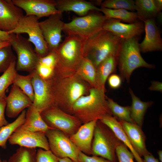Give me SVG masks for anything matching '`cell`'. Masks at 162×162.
I'll return each mask as SVG.
<instances>
[{
    "instance_id": "6da1fadb",
    "label": "cell",
    "mask_w": 162,
    "mask_h": 162,
    "mask_svg": "<svg viewBox=\"0 0 162 162\" xmlns=\"http://www.w3.org/2000/svg\"><path fill=\"white\" fill-rule=\"evenodd\" d=\"M105 89L94 87L88 95L82 96L73 104L71 114L77 118L82 124L94 120H100L112 114L106 100Z\"/></svg>"
},
{
    "instance_id": "7a4b0ae2",
    "label": "cell",
    "mask_w": 162,
    "mask_h": 162,
    "mask_svg": "<svg viewBox=\"0 0 162 162\" xmlns=\"http://www.w3.org/2000/svg\"><path fill=\"white\" fill-rule=\"evenodd\" d=\"M121 39L112 32L103 29L86 40L83 57L90 60L96 68L109 56L116 57Z\"/></svg>"
},
{
    "instance_id": "3957f363",
    "label": "cell",
    "mask_w": 162,
    "mask_h": 162,
    "mask_svg": "<svg viewBox=\"0 0 162 162\" xmlns=\"http://www.w3.org/2000/svg\"><path fill=\"white\" fill-rule=\"evenodd\" d=\"M138 37L121 39L116 56L121 76L129 82L133 71L140 67L153 68L154 66L147 62L140 54Z\"/></svg>"
},
{
    "instance_id": "277c9868",
    "label": "cell",
    "mask_w": 162,
    "mask_h": 162,
    "mask_svg": "<svg viewBox=\"0 0 162 162\" xmlns=\"http://www.w3.org/2000/svg\"><path fill=\"white\" fill-rule=\"evenodd\" d=\"M122 143L107 126L100 120L97 121L92 143V155L101 157L111 162H117L116 149Z\"/></svg>"
},
{
    "instance_id": "5b68a950",
    "label": "cell",
    "mask_w": 162,
    "mask_h": 162,
    "mask_svg": "<svg viewBox=\"0 0 162 162\" xmlns=\"http://www.w3.org/2000/svg\"><path fill=\"white\" fill-rule=\"evenodd\" d=\"M86 40L76 35H68L54 51L57 58V67L78 68L83 57Z\"/></svg>"
},
{
    "instance_id": "8992f818",
    "label": "cell",
    "mask_w": 162,
    "mask_h": 162,
    "mask_svg": "<svg viewBox=\"0 0 162 162\" xmlns=\"http://www.w3.org/2000/svg\"><path fill=\"white\" fill-rule=\"evenodd\" d=\"M107 19L105 16L97 11L75 17L70 22L64 23L63 31L68 35H76L86 40L103 30Z\"/></svg>"
},
{
    "instance_id": "52a82bcc",
    "label": "cell",
    "mask_w": 162,
    "mask_h": 162,
    "mask_svg": "<svg viewBox=\"0 0 162 162\" xmlns=\"http://www.w3.org/2000/svg\"><path fill=\"white\" fill-rule=\"evenodd\" d=\"M40 114L49 128L58 130L69 137L82 124L76 117L65 112L55 105L42 111Z\"/></svg>"
},
{
    "instance_id": "ba28073f",
    "label": "cell",
    "mask_w": 162,
    "mask_h": 162,
    "mask_svg": "<svg viewBox=\"0 0 162 162\" xmlns=\"http://www.w3.org/2000/svg\"><path fill=\"white\" fill-rule=\"evenodd\" d=\"M10 34V45L16 52L17 71L31 72L34 71L39 57L33 49L31 43L20 34Z\"/></svg>"
},
{
    "instance_id": "9c48e42d",
    "label": "cell",
    "mask_w": 162,
    "mask_h": 162,
    "mask_svg": "<svg viewBox=\"0 0 162 162\" xmlns=\"http://www.w3.org/2000/svg\"><path fill=\"white\" fill-rule=\"evenodd\" d=\"M39 19L35 16L24 15L16 27L9 33L27 34L28 40L34 46L36 53L42 57L47 55L49 50L40 28Z\"/></svg>"
},
{
    "instance_id": "30bf717a",
    "label": "cell",
    "mask_w": 162,
    "mask_h": 162,
    "mask_svg": "<svg viewBox=\"0 0 162 162\" xmlns=\"http://www.w3.org/2000/svg\"><path fill=\"white\" fill-rule=\"evenodd\" d=\"M50 150L58 158H69L78 161L79 150L69 137L60 130L53 128L45 132Z\"/></svg>"
},
{
    "instance_id": "8fae6325",
    "label": "cell",
    "mask_w": 162,
    "mask_h": 162,
    "mask_svg": "<svg viewBox=\"0 0 162 162\" xmlns=\"http://www.w3.org/2000/svg\"><path fill=\"white\" fill-rule=\"evenodd\" d=\"M9 143L30 148L50 150L45 132H32L18 127L8 140Z\"/></svg>"
},
{
    "instance_id": "7c38bea8",
    "label": "cell",
    "mask_w": 162,
    "mask_h": 162,
    "mask_svg": "<svg viewBox=\"0 0 162 162\" xmlns=\"http://www.w3.org/2000/svg\"><path fill=\"white\" fill-rule=\"evenodd\" d=\"M62 14L50 16L48 18L39 22V26L49 52L54 51L61 41L62 32L64 23L62 21Z\"/></svg>"
},
{
    "instance_id": "4fadbf2b",
    "label": "cell",
    "mask_w": 162,
    "mask_h": 162,
    "mask_svg": "<svg viewBox=\"0 0 162 162\" xmlns=\"http://www.w3.org/2000/svg\"><path fill=\"white\" fill-rule=\"evenodd\" d=\"M15 5L23 10L26 16H35L39 19L61 13L54 0H12Z\"/></svg>"
},
{
    "instance_id": "5bb4252c",
    "label": "cell",
    "mask_w": 162,
    "mask_h": 162,
    "mask_svg": "<svg viewBox=\"0 0 162 162\" xmlns=\"http://www.w3.org/2000/svg\"><path fill=\"white\" fill-rule=\"evenodd\" d=\"M32 83L34 91L32 106L40 113L53 105V100L50 84L34 70Z\"/></svg>"
},
{
    "instance_id": "9a60e30c",
    "label": "cell",
    "mask_w": 162,
    "mask_h": 162,
    "mask_svg": "<svg viewBox=\"0 0 162 162\" xmlns=\"http://www.w3.org/2000/svg\"><path fill=\"white\" fill-rule=\"evenodd\" d=\"M114 19H107L103 27L104 30L110 32L121 39H127L140 35L144 30V23L138 21L126 24Z\"/></svg>"
},
{
    "instance_id": "2e32d148",
    "label": "cell",
    "mask_w": 162,
    "mask_h": 162,
    "mask_svg": "<svg viewBox=\"0 0 162 162\" xmlns=\"http://www.w3.org/2000/svg\"><path fill=\"white\" fill-rule=\"evenodd\" d=\"M22 10L12 0H0V30L10 33L17 26L23 16Z\"/></svg>"
},
{
    "instance_id": "e0dca14e",
    "label": "cell",
    "mask_w": 162,
    "mask_h": 162,
    "mask_svg": "<svg viewBox=\"0 0 162 162\" xmlns=\"http://www.w3.org/2000/svg\"><path fill=\"white\" fill-rule=\"evenodd\" d=\"M5 113L10 118L18 116L23 110L32 104V102L18 87L13 84L6 98Z\"/></svg>"
},
{
    "instance_id": "ac0fdd59",
    "label": "cell",
    "mask_w": 162,
    "mask_h": 162,
    "mask_svg": "<svg viewBox=\"0 0 162 162\" xmlns=\"http://www.w3.org/2000/svg\"><path fill=\"white\" fill-rule=\"evenodd\" d=\"M98 120L82 124L77 131L69 138L79 150L90 155L95 127Z\"/></svg>"
},
{
    "instance_id": "d6986e66",
    "label": "cell",
    "mask_w": 162,
    "mask_h": 162,
    "mask_svg": "<svg viewBox=\"0 0 162 162\" xmlns=\"http://www.w3.org/2000/svg\"><path fill=\"white\" fill-rule=\"evenodd\" d=\"M143 22L145 36L142 41L139 44L140 52L145 53L161 50L162 39L155 19H148Z\"/></svg>"
},
{
    "instance_id": "ffe728a7",
    "label": "cell",
    "mask_w": 162,
    "mask_h": 162,
    "mask_svg": "<svg viewBox=\"0 0 162 162\" xmlns=\"http://www.w3.org/2000/svg\"><path fill=\"white\" fill-rule=\"evenodd\" d=\"M133 148L141 158L150 153L146 145V137L142 127L135 123L119 120Z\"/></svg>"
},
{
    "instance_id": "44dd1931",
    "label": "cell",
    "mask_w": 162,
    "mask_h": 162,
    "mask_svg": "<svg viewBox=\"0 0 162 162\" xmlns=\"http://www.w3.org/2000/svg\"><path fill=\"white\" fill-rule=\"evenodd\" d=\"M56 7L61 14L73 11L81 16L86 15L90 11H100V9L92 3L82 0H56Z\"/></svg>"
},
{
    "instance_id": "7402d4cb",
    "label": "cell",
    "mask_w": 162,
    "mask_h": 162,
    "mask_svg": "<svg viewBox=\"0 0 162 162\" xmlns=\"http://www.w3.org/2000/svg\"><path fill=\"white\" fill-rule=\"evenodd\" d=\"M64 91L65 102L60 108L65 112L71 114L73 104L84 94L86 88L82 83L75 80H71L67 84Z\"/></svg>"
},
{
    "instance_id": "603a6c76",
    "label": "cell",
    "mask_w": 162,
    "mask_h": 162,
    "mask_svg": "<svg viewBox=\"0 0 162 162\" xmlns=\"http://www.w3.org/2000/svg\"><path fill=\"white\" fill-rule=\"evenodd\" d=\"M100 121L107 126L113 131L118 139L130 150L137 162H144L143 159L133 148L121 124L116 118L112 116L107 115L104 116Z\"/></svg>"
},
{
    "instance_id": "cb8c5ba5",
    "label": "cell",
    "mask_w": 162,
    "mask_h": 162,
    "mask_svg": "<svg viewBox=\"0 0 162 162\" xmlns=\"http://www.w3.org/2000/svg\"><path fill=\"white\" fill-rule=\"evenodd\" d=\"M20 127L32 132H46L48 129L51 128L48 126L44 120L40 113L32 105L28 108L25 122Z\"/></svg>"
},
{
    "instance_id": "d4e9b609",
    "label": "cell",
    "mask_w": 162,
    "mask_h": 162,
    "mask_svg": "<svg viewBox=\"0 0 162 162\" xmlns=\"http://www.w3.org/2000/svg\"><path fill=\"white\" fill-rule=\"evenodd\" d=\"M129 91L132 99L130 106L131 117L135 124L142 127L146 112L153 102L142 101L135 95L131 89L129 88Z\"/></svg>"
},
{
    "instance_id": "484cf974",
    "label": "cell",
    "mask_w": 162,
    "mask_h": 162,
    "mask_svg": "<svg viewBox=\"0 0 162 162\" xmlns=\"http://www.w3.org/2000/svg\"><path fill=\"white\" fill-rule=\"evenodd\" d=\"M117 60L116 56L111 55L101 62L96 68L97 87L105 88L106 81L115 70Z\"/></svg>"
},
{
    "instance_id": "4316f807",
    "label": "cell",
    "mask_w": 162,
    "mask_h": 162,
    "mask_svg": "<svg viewBox=\"0 0 162 162\" xmlns=\"http://www.w3.org/2000/svg\"><path fill=\"white\" fill-rule=\"evenodd\" d=\"M57 60L56 55L49 53L46 56L40 57L34 70L43 79L46 80L52 76L55 70Z\"/></svg>"
},
{
    "instance_id": "83f0119b",
    "label": "cell",
    "mask_w": 162,
    "mask_h": 162,
    "mask_svg": "<svg viewBox=\"0 0 162 162\" xmlns=\"http://www.w3.org/2000/svg\"><path fill=\"white\" fill-rule=\"evenodd\" d=\"M134 2L138 19L141 21L154 19L160 12L155 6L153 0H136Z\"/></svg>"
},
{
    "instance_id": "f1b7e54d",
    "label": "cell",
    "mask_w": 162,
    "mask_h": 162,
    "mask_svg": "<svg viewBox=\"0 0 162 162\" xmlns=\"http://www.w3.org/2000/svg\"><path fill=\"white\" fill-rule=\"evenodd\" d=\"M26 112V110H23L14 121L0 128V147L2 148H6L7 141L15 131L24 123Z\"/></svg>"
},
{
    "instance_id": "f546056e",
    "label": "cell",
    "mask_w": 162,
    "mask_h": 162,
    "mask_svg": "<svg viewBox=\"0 0 162 162\" xmlns=\"http://www.w3.org/2000/svg\"><path fill=\"white\" fill-rule=\"evenodd\" d=\"M100 11L104 14L107 19H118L129 23L139 21L136 12L130 11L124 9H113L101 7Z\"/></svg>"
},
{
    "instance_id": "4dcf8cb0",
    "label": "cell",
    "mask_w": 162,
    "mask_h": 162,
    "mask_svg": "<svg viewBox=\"0 0 162 162\" xmlns=\"http://www.w3.org/2000/svg\"><path fill=\"white\" fill-rule=\"evenodd\" d=\"M33 71L28 75H22L17 73L13 84L18 87L33 102L34 100V91L32 83Z\"/></svg>"
},
{
    "instance_id": "1f68e13d",
    "label": "cell",
    "mask_w": 162,
    "mask_h": 162,
    "mask_svg": "<svg viewBox=\"0 0 162 162\" xmlns=\"http://www.w3.org/2000/svg\"><path fill=\"white\" fill-rule=\"evenodd\" d=\"M106 100L108 106L114 117L119 120L134 123L131 117L130 106H122L110 98H108Z\"/></svg>"
},
{
    "instance_id": "d6a6232c",
    "label": "cell",
    "mask_w": 162,
    "mask_h": 162,
    "mask_svg": "<svg viewBox=\"0 0 162 162\" xmlns=\"http://www.w3.org/2000/svg\"><path fill=\"white\" fill-rule=\"evenodd\" d=\"M78 71L82 77L97 87L96 70L90 60L83 57L78 67Z\"/></svg>"
},
{
    "instance_id": "836d02e7",
    "label": "cell",
    "mask_w": 162,
    "mask_h": 162,
    "mask_svg": "<svg viewBox=\"0 0 162 162\" xmlns=\"http://www.w3.org/2000/svg\"><path fill=\"white\" fill-rule=\"evenodd\" d=\"M37 150L36 148L20 146L7 162H35Z\"/></svg>"
},
{
    "instance_id": "e575fe53",
    "label": "cell",
    "mask_w": 162,
    "mask_h": 162,
    "mask_svg": "<svg viewBox=\"0 0 162 162\" xmlns=\"http://www.w3.org/2000/svg\"><path fill=\"white\" fill-rule=\"evenodd\" d=\"M16 61L12 62L8 69L0 76V96L5 94L8 87L13 84L17 73Z\"/></svg>"
},
{
    "instance_id": "d590c367",
    "label": "cell",
    "mask_w": 162,
    "mask_h": 162,
    "mask_svg": "<svg viewBox=\"0 0 162 162\" xmlns=\"http://www.w3.org/2000/svg\"><path fill=\"white\" fill-rule=\"evenodd\" d=\"M101 7L113 9H124L136 10L134 1L132 0H106L101 4Z\"/></svg>"
},
{
    "instance_id": "8d00e7d4",
    "label": "cell",
    "mask_w": 162,
    "mask_h": 162,
    "mask_svg": "<svg viewBox=\"0 0 162 162\" xmlns=\"http://www.w3.org/2000/svg\"><path fill=\"white\" fill-rule=\"evenodd\" d=\"M12 48L10 45L0 49V73L5 72L11 63L16 61Z\"/></svg>"
},
{
    "instance_id": "74e56055",
    "label": "cell",
    "mask_w": 162,
    "mask_h": 162,
    "mask_svg": "<svg viewBox=\"0 0 162 162\" xmlns=\"http://www.w3.org/2000/svg\"><path fill=\"white\" fill-rule=\"evenodd\" d=\"M116 153L118 162H134L133 154L123 143L117 146Z\"/></svg>"
},
{
    "instance_id": "f35d334b",
    "label": "cell",
    "mask_w": 162,
    "mask_h": 162,
    "mask_svg": "<svg viewBox=\"0 0 162 162\" xmlns=\"http://www.w3.org/2000/svg\"><path fill=\"white\" fill-rule=\"evenodd\" d=\"M35 162H59V161L50 150L39 148L37 150Z\"/></svg>"
},
{
    "instance_id": "ab89813d",
    "label": "cell",
    "mask_w": 162,
    "mask_h": 162,
    "mask_svg": "<svg viewBox=\"0 0 162 162\" xmlns=\"http://www.w3.org/2000/svg\"><path fill=\"white\" fill-rule=\"evenodd\" d=\"M78 161L79 162H111L101 157L87 155L79 151Z\"/></svg>"
},
{
    "instance_id": "60d3db41",
    "label": "cell",
    "mask_w": 162,
    "mask_h": 162,
    "mask_svg": "<svg viewBox=\"0 0 162 162\" xmlns=\"http://www.w3.org/2000/svg\"><path fill=\"white\" fill-rule=\"evenodd\" d=\"M6 97L5 94L0 96V128L9 123L5 116Z\"/></svg>"
},
{
    "instance_id": "b9f144b4",
    "label": "cell",
    "mask_w": 162,
    "mask_h": 162,
    "mask_svg": "<svg viewBox=\"0 0 162 162\" xmlns=\"http://www.w3.org/2000/svg\"><path fill=\"white\" fill-rule=\"evenodd\" d=\"M109 85L111 88L117 89L120 87L122 84V79L121 77L116 74L111 75L108 79Z\"/></svg>"
},
{
    "instance_id": "7bdbcfd3",
    "label": "cell",
    "mask_w": 162,
    "mask_h": 162,
    "mask_svg": "<svg viewBox=\"0 0 162 162\" xmlns=\"http://www.w3.org/2000/svg\"><path fill=\"white\" fill-rule=\"evenodd\" d=\"M148 89L150 91H157L162 92V82L157 81H153Z\"/></svg>"
},
{
    "instance_id": "ee69618b",
    "label": "cell",
    "mask_w": 162,
    "mask_h": 162,
    "mask_svg": "<svg viewBox=\"0 0 162 162\" xmlns=\"http://www.w3.org/2000/svg\"><path fill=\"white\" fill-rule=\"evenodd\" d=\"M143 157L144 162H159L150 153L144 155Z\"/></svg>"
},
{
    "instance_id": "f6af8a7d",
    "label": "cell",
    "mask_w": 162,
    "mask_h": 162,
    "mask_svg": "<svg viewBox=\"0 0 162 162\" xmlns=\"http://www.w3.org/2000/svg\"><path fill=\"white\" fill-rule=\"evenodd\" d=\"M10 34L0 30V42L9 41Z\"/></svg>"
},
{
    "instance_id": "bcb514c9",
    "label": "cell",
    "mask_w": 162,
    "mask_h": 162,
    "mask_svg": "<svg viewBox=\"0 0 162 162\" xmlns=\"http://www.w3.org/2000/svg\"><path fill=\"white\" fill-rule=\"evenodd\" d=\"M154 5L159 11L162 9V1L161 0H153Z\"/></svg>"
},
{
    "instance_id": "7dc6e473",
    "label": "cell",
    "mask_w": 162,
    "mask_h": 162,
    "mask_svg": "<svg viewBox=\"0 0 162 162\" xmlns=\"http://www.w3.org/2000/svg\"><path fill=\"white\" fill-rule=\"evenodd\" d=\"M58 159L59 162H79L78 161L73 160L68 158H58Z\"/></svg>"
},
{
    "instance_id": "c3c4849f",
    "label": "cell",
    "mask_w": 162,
    "mask_h": 162,
    "mask_svg": "<svg viewBox=\"0 0 162 162\" xmlns=\"http://www.w3.org/2000/svg\"><path fill=\"white\" fill-rule=\"evenodd\" d=\"M10 45V44L9 41L0 42V49Z\"/></svg>"
},
{
    "instance_id": "681fc988",
    "label": "cell",
    "mask_w": 162,
    "mask_h": 162,
    "mask_svg": "<svg viewBox=\"0 0 162 162\" xmlns=\"http://www.w3.org/2000/svg\"><path fill=\"white\" fill-rule=\"evenodd\" d=\"M158 155L159 159L161 162H162V151L159 150L158 152Z\"/></svg>"
},
{
    "instance_id": "f907efd6",
    "label": "cell",
    "mask_w": 162,
    "mask_h": 162,
    "mask_svg": "<svg viewBox=\"0 0 162 162\" xmlns=\"http://www.w3.org/2000/svg\"><path fill=\"white\" fill-rule=\"evenodd\" d=\"M156 16H158V20L160 22H162V13L161 11L159 12L158 14Z\"/></svg>"
},
{
    "instance_id": "816d5d0a",
    "label": "cell",
    "mask_w": 162,
    "mask_h": 162,
    "mask_svg": "<svg viewBox=\"0 0 162 162\" xmlns=\"http://www.w3.org/2000/svg\"><path fill=\"white\" fill-rule=\"evenodd\" d=\"M2 162H7V161L6 160H3Z\"/></svg>"
},
{
    "instance_id": "f5cc1de1",
    "label": "cell",
    "mask_w": 162,
    "mask_h": 162,
    "mask_svg": "<svg viewBox=\"0 0 162 162\" xmlns=\"http://www.w3.org/2000/svg\"><path fill=\"white\" fill-rule=\"evenodd\" d=\"M0 162H2V161L1 160V159L0 158Z\"/></svg>"
}]
</instances>
